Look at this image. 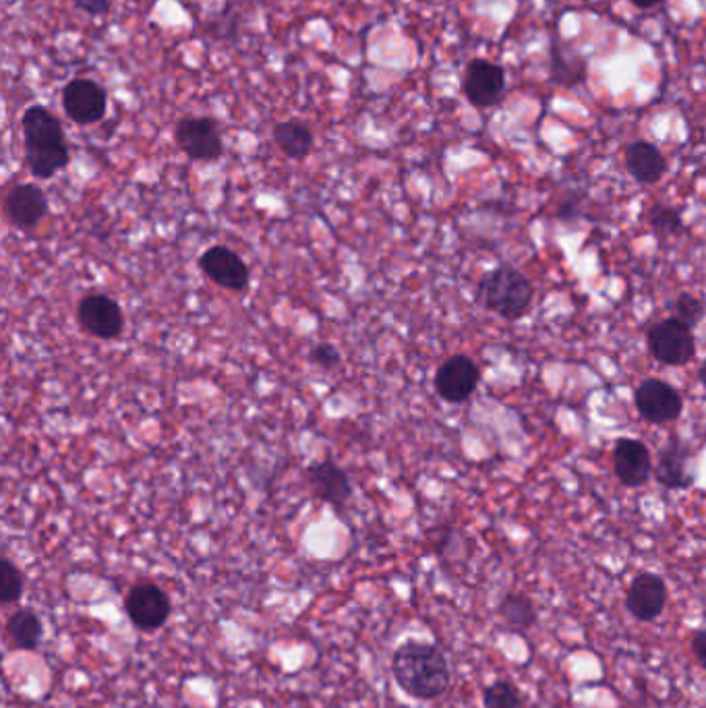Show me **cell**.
Returning a JSON list of instances; mask_svg holds the SVG:
<instances>
[{
  "label": "cell",
  "mask_w": 706,
  "mask_h": 708,
  "mask_svg": "<svg viewBox=\"0 0 706 708\" xmlns=\"http://www.w3.org/2000/svg\"><path fill=\"white\" fill-rule=\"evenodd\" d=\"M79 11L88 13L90 17H104L110 13L114 0H73Z\"/></svg>",
  "instance_id": "cell-28"
},
{
  "label": "cell",
  "mask_w": 706,
  "mask_h": 708,
  "mask_svg": "<svg viewBox=\"0 0 706 708\" xmlns=\"http://www.w3.org/2000/svg\"><path fill=\"white\" fill-rule=\"evenodd\" d=\"M648 224H650V229L659 239L676 236L679 232H684V218H682V214L677 212L676 208L663 205V203H655L650 208Z\"/></svg>",
  "instance_id": "cell-23"
},
{
  "label": "cell",
  "mask_w": 706,
  "mask_h": 708,
  "mask_svg": "<svg viewBox=\"0 0 706 708\" xmlns=\"http://www.w3.org/2000/svg\"><path fill=\"white\" fill-rule=\"evenodd\" d=\"M272 135L276 141L278 150L294 162H303L313 152V145H315L313 131L301 121L276 123Z\"/></svg>",
  "instance_id": "cell-19"
},
{
  "label": "cell",
  "mask_w": 706,
  "mask_h": 708,
  "mask_svg": "<svg viewBox=\"0 0 706 708\" xmlns=\"http://www.w3.org/2000/svg\"><path fill=\"white\" fill-rule=\"evenodd\" d=\"M48 212L47 193L36 183H17L4 195V216L19 231H33Z\"/></svg>",
  "instance_id": "cell-13"
},
{
  "label": "cell",
  "mask_w": 706,
  "mask_h": 708,
  "mask_svg": "<svg viewBox=\"0 0 706 708\" xmlns=\"http://www.w3.org/2000/svg\"><path fill=\"white\" fill-rule=\"evenodd\" d=\"M614 471L624 487H643L653 477L650 449L641 439H617L614 446Z\"/></svg>",
  "instance_id": "cell-16"
},
{
  "label": "cell",
  "mask_w": 706,
  "mask_h": 708,
  "mask_svg": "<svg viewBox=\"0 0 706 708\" xmlns=\"http://www.w3.org/2000/svg\"><path fill=\"white\" fill-rule=\"evenodd\" d=\"M634 7H638V9H653V7H657L659 2L663 0H629Z\"/></svg>",
  "instance_id": "cell-30"
},
{
  "label": "cell",
  "mask_w": 706,
  "mask_h": 708,
  "mask_svg": "<svg viewBox=\"0 0 706 708\" xmlns=\"http://www.w3.org/2000/svg\"><path fill=\"white\" fill-rule=\"evenodd\" d=\"M200 267L215 286L232 293H243L251 282L249 265L231 246H208L200 255Z\"/></svg>",
  "instance_id": "cell-10"
},
{
  "label": "cell",
  "mask_w": 706,
  "mask_h": 708,
  "mask_svg": "<svg viewBox=\"0 0 706 708\" xmlns=\"http://www.w3.org/2000/svg\"><path fill=\"white\" fill-rule=\"evenodd\" d=\"M485 708H524V700L510 681H495L483 694Z\"/></svg>",
  "instance_id": "cell-25"
},
{
  "label": "cell",
  "mask_w": 706,
  "mask_h": 708,
  "mask_svg": "<svg viewBox=\"0 0 706 708\" xmlns=\"http://www.w3.org/2000/svg\"><path fill=\"white\" fill-rule=\"evenodd\" d=\"M690 647L698 663L706 669V630H698L692 634Z\"/></svg>",
  "instance_id": "cell-29"
},
{
  "label": "cell",
  "mask_w": 706,
  "mask_h": 708,
  "mask_svg": "<svg viewBox=\"0 0 706 708\" xmlns=\"http://www.w3.org/2000/svg\"><path fill=\"white\" fill-rule=\"evenodd\" d=\"M646 346L655 361L669 367H684L696 354L692 327L682 324L676 317H665L653 325L646 334Z\"/></svg>",
  "instance_id": "cell-4"
},
{
  "label": "cell",
  "mask_w": 706,
  "mask_h": 708,
  "mask_svg": "<svg viewBox=\"0 0 706 708\" xmlns=\"http://www.w3.org/2000/svg\"><path fill=\"white\" fill-rule=\"evenodd\" d=\"M78 322L83 332L98 340H119L124 332V313L119 301L104 293L85 294L78 305Z\"/></svg>",
  "instance_id": "cell-6"
},
{
  "label": "cell",
  "mask_w": 706,
  "mask_h": 708,
  "mask_svg": "<svg viewBox=\"0 0 706 708\" xmlns=\"http://www.w3.org/2000/svg\"><path fill=\"white\" fill-rule=\"evenodd\" d=\"M692 464H694L692 447L674 435L659 447L653 473L657 483L665 489H690L696 481Z\"/></svg>",
  "instance_id": "cell-12"
},
{
  "label": "cell",
  "mask_w": 706,
  "mask_h": 708,
  "mask_svg": "<svg viewBox=\"0 0 706 708\" xmlns=\"http://www.w3.org/2000/svg\"><path fill=\"white\" fill-rule=\"evenodd\" d=\"M305 478L311 493L323 504H330L336 509L344 508L353 495L349 473L330 458L309 464Z\"/></svg>",
  "instance_id": "cell-14"
},
{
  "label": "cell",
  "mask_w": 706,
  "mask_h": 708,
  "mask_svg": "<svg viewBox=\"0 0 706 708\" xmlns=\"http://www.w3.org/2000/svg\"><path fill=\"white\" fill-rule=\"evenodd\" d=\"M481 382V370L466 354H454L445 358L435 371V392L442 401L462 404L468 401Z\"/></svg>",
  "instance_id": "cell-8"
},
{
  "label": "cell",
  "mask_w": 706,
  "mask_h": 708,
  "mask_svg": "<svg viewBox=\"0 0 706 708\" xmlns=\"http://www.w3.org/2000/svg\"><path fill=\"white\" fill-rule=\"evenodd\" d=\"M124 611L139 630L154 631L167 624L172 611L170 597L154 583H139L127 593Z\"/></svg>",
  "instance_id": "cell-9"
},
{
  "label": "cell",
  "mask_w": 706,
  "mask_h": 708,
  "mask_svg": "<svg viewBox=\"0 0 706 708\" xmlns=\"http://www.w3.org/2000/svg\"><path fill=\"white\" fill-rule=\"evenodd\" d=\"M634 406L646 423L667 425L679 418L684 401L674 385L663 380H645L634 392Z\"/></svg>",
  "instance_id": "cell-11"
},
{
  "label": "cell",
  "mask_w": 706,
  "mask_h": 708,
  "mask_svg": "<svg viewBox=\"0 0 706 708\" xmlns=\"http://www.w3.org/2000/svg\"><path fill=\"white\" fill-rule=\"evenodd\" d=\"M624 162L629 176L641 185H655L659 183L667 170L665 155L659 148L648 141H634L624 152Z\"/></svg>",
  "instance_id": "cell-18"
},
{
  "label": "cell",
  "mask_w": 706,
  "mask_h": 708,
  "mask_svg": "<svg viewBox=\"0 0 706 708\" xmlns=\"http://www.w3.org/2000/svg\"><path fill=\"white\" fill-rule=\"evenodd\" d=\"M26 164L33 179L48 181L71 162V150L64 141L62 123L40 104H33L21 117Z\"/></svg>",
  "instance_id": "cell-1"
},
{
  "label": "cell",
  "mask_w": 706,
  "mask_h": 708,
  "mask_svg": "<svg viewBox=\"0 0 706 708\" xmlns=\"http://www.w3.org/2000/svg\"><path fill=\"white\" fill-rule=\"evenodd\" d=\"M586 75V64L574 52H566L562 47L552 50V78L559 85H576Z\"/></svg>",
  "instance_id": "cell-22"
},
{
  "label": "cell",
  "mask_w": 706,
  "mask_h": 708,
  "mask_svg": "<svg viewBox=\"0 0 706 708\" xmlns=\"http://www.w3.org/2000/svg\"><path fill=\"white\" fill-rule=\"evenodd\" d=\"M392 674L400 688L418 700H433L450 688L445 655L430 643L409 640L392 657Z\"/></svg>",
  "instance_id": "cell-2"
},
{
  "label": "cell",
  "mask_w": 706,
  "mask_h": 708,
  "mask_svg": "<svg viewBox=\"0 0 706 708\" xmlns=\"http://www.w3.org/2000/svg\"><path fill=\"white\" fill-rule=\"evenodd\" d=\"M7 634L13 643V647L21 648V650H36L42 643L44 626L33 609L21 607L13 616L9 617Z\"/></svg>",
  "instance_id": "cell-20"
},
{
  "label": "cell",
  "mask_w": 706,
  "mask_h": 708,
  "mask_svg": "<svg viewBox=\"0 0 706 708\" xmlns=\"http://www.w3.org/2000/svg\"><path fill=\"white\" fill-rule=\"evenodd\" d=\"M698 380H700V384L705 385V390H706V358H705V363L700 365V371H698Z\"/></svg>",
  "instance_id": "cell-31"
},
{
  "label": "cell",
  "mask_w": 706,
  "mask_h": 708,
  "mask_svg": "<svg viewBox=\"0 0 706 708\" xmlns=\"http://www.w3.org/2000/svg\"><path fill=\"white\" fill-rule=\"evenodd\" d=\"M311 361H313L317 367H322V370H334V367H339L340 363H342V354H340L339 348H336L334 344L322 342V344H317V346L311 348Z\"/></svg>",
  "instance_id": "cell-27"
},
{
  "label": "cell",
  "mask_w": 706,
  "mask_h": 708,
  "mask_svg": "<svg viewBox=\"0 0 706 708\" xmlns=\"http://www.w3.org/2000/svg\"><path fill=\"white\" fill-rule=\"evenodd\" d=\"M535 289L523 272L510 263L493 267L476 284V303L506 322H516L533 305Z\"/></svg>",
  "instance_id": "cell-3"
},
{
  "label": "cell",
  "mask_w": 706,
  "mask_h": 708,
  "mask_svg": "<svg viewBox=\"0 0 706 708\" xmlns=\"http://www.w3.org/2000/svg\"><path fill=\"white\" fill-rule=\"evenodd\" d=\"M667 605V585L659 574L643 572L628 588L626 607L629 616L638 621H653L663 614Z\"/></svg>",
  "instance_id": "cell-17"
},
{
  "label": "cell",
  "mask_w": 706,
  "mask_h": 708,
  "mask_svg": "<svg viewBox=\"0 0 706 708\" xmlns=\"http://www.w3.org/2000/svg\"><path fill=\"white\" fill-rule=\"evenodd\" d=\"M462 88L473 107L490 109L502 100L506 90L504 69L485 59H475L466 67Z\"/></svg>",
  "instance_id": "cell-15"
},
{
  "label": "cell",
  "mask_w": 706,
  "mask_h": 708,
  "mask_svg": "<svg viewBox=\"0 0 706 708\" xmlns=\"http://www.w3.org/2000/svg\"><path fill=\"white\" fill-rule=\"evenodd\" d=\"M26 590V576L9 557L0 559V603L11 605L21 599Z\"/></svg>",
  "instance_id": "cell-24"
},
{
  "label": "cell",
  "mask_w": 706,
  "mask_h": 708,
  "mask_svg": "<svg viewBox=\"0 0 706 708\" xmlns=\"http://www.w3.org/2000/svg\"><path fill=\"white\" fill-rule=\"evenodd\" d=\"M174 139L189 160L215 162L224 154L220 124L208 117H186L174 127Z\"/></svg>",
  "instance_id": "cell-5"
},
{
  "label": "cell",
  "mask_w": 706,
  "mask_h": 708,
  "mask_svg": "<svg viewBox=\"0 0 706 708\" xmlns=\"http://www.w3.org/2000/svg\"><path fill=\"white\" fill-rule=\"evenodd\" d=\"M674 317L679 320L682 324L688 325V327H696V325L703 322V317L706 315V305L700 301V299H696L694 294L690 293H682L677 296L676 301H674Z\"/></svg>",
  "instance_id": "cell-26"
},
{
  "label": "cell",
  "mask_w": 706,
  "mask_h": 708,
  "mask_svg": "<svg viewBox=\"0 0 706 708\" xmlns=\"http://www.w3.org/2000/svg\"><path fill=\"white\" fill-rule=\"evenodd\" d=\"M64 114L81 127L100 123L107 117V90L88 78L71 79L61 93Z\"/></svg>",
  "instance_id": "cell-7"
},
{
  "label": "cell",
  "mask_w": 706,
  "mask_h": 708,
  "mask_svg": "<svg viewBox=\"0 0 706 708\" xmlns=\"http://www.w3.org/2000/svg\"><path fill=\"white\" fill-rule=\"evenodd\" d=\"M497 614L510 630L526 631L537 624V609L533 600L521 593H507L497 607Z\"/></svg>",
  "instance_id": "cell-21"
}]
</instances>
